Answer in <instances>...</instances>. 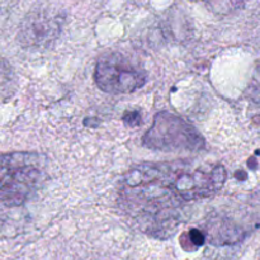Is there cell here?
<instances>
[{
    "mask_svg": "<svg viewBox=\"0 0 260 260\" xmlns=\"http://www.w3.org/2000/svg\"><path fill=\"white\" fill-rule=\"evenodd\" d=\"M189 238L193 245L196 246H201L205 243V235H203L200 230H196V229L194 230L189 231Z\"/></svg>",
    "mask_w": 260,
    "mask_h": 260,
    "instance_id": "obj_9",
    "label": "cell"
},
{
    "mask_svg": "<svg viewBox=\"0 0 260 260\" xmlns=\"http://www.w3.org/2000/svg\"><path fill=\"white\" fill-rule=\"evenodd\" d=\"M135 113H136V112H131V113H128V114H126V116H124L123 121H124V123L127 124V126L136 127V126H139L140 123H141V116H139V117H136V118H135V117H134Z\"/></svg>",
    "mask_w": 260,
    "mask_h": 260,
    "instance_id": "obj_10",
    "label": "cell"
},
{
    "mask_svg": "<svg viewBox=\"0 0 260 260\" xmlns=\"http://www.w3.org/2000/svg\"><path fill=\"white\" fill-rule=\"evenodd\" d=\"M17 80L12 68L5 60L0 58V102L7 101L14 94Z\"/></svg>",
    "mask_w": 260,
    "mask_h": 260,
    "instance_id": "obj_6",
    "label": "cell"
},
{
    "mask_svg": "<svg viewBox=\"0 0 260 260\" xmlns=\"http://www.w3.org/2000/svg\"><path fill=\"white\" fill-rule=\"evenodd\" d=\"M61 32V18L48 12L28 15L20 28L19 40L27 47H50Z\"/></svg>",
    "mask_w": 260,
    "mask_h": 260,
    "instance_id": "obj_5",
    "label": "cell"
},
{
    "mask_svg": "<svg viewBox=\"0 0 260 260\" xmlns=\"http://www.w3.org/2000/svg\"><path fill=\"white\" fill-rule=\"evenodd\" d=\"M203 2L218 14H231L235 10L241 9L246 0H203Z\"/></svg>",
    "mask_w": 260,
    "mask_h": 260,
    "instance_id": "obj_7",
    "label": "cell"
},
{
    "mask_svg": "<svg viewBox=\"0 0 260 260\" xmlns=\"http://www.w3.org/2000/svg\"><path fill=\"white\" fill-rule=\"evenodd\" d=\"M94 80L108 94H129L146 84V71L140 63L121 52H108L96 61Z\"/></svg>",
    "mask_w": 260,
    "mask_h": 260,
    "instance_id": "obj_4",
    "label": "cell"
},
{
    "mask_svg": "<svg viewBox=\"0 0 260 260\" xmlns=\"http://www.w3.org/2000/svg\"><path fill=\"white\" fill-rule=\"evenodd\" d=\"M248 95L250 96L254 102L260 104V69L255 71L250 84H249Z\"/></svg>",
    "mask_w": 260,
    "mask_h": 260,
    "instance_id": "obj_8",
    "label": "cell"
},
{
    "mask_svg": "<svg viewBox=\"0 0 260 260\" xmlns=\"http://www.w3.org/2000/svg\"><path fill=\"white\" fill-rule=\"evenodd\" d=\"M147 149L160 151H202L206 141L193 124L170 112L155 114L154 123L142 137Z\"/></svg>",
    "mask_w": 260,
    "mask_h": 260,
    "instance_id": "obj_3",
    "label": "cell"
},
{
    "mask_svg": "<svg viewBox=\"0 0 260 260\" xmlns=\"http://www.w3.org/2000/svg\"><path fill=\"white\" fill-rule=\"evenodd\" d=\"M47 161L38 152L0 155V202L8 207L24 205L47 179Z\"/></svg>",
    "mask_w": 260,
    "mask_h": 260,
    "instance_id": "obj_2",
    "label": "cell"
},
{
    "mask_svg": "<svg viewBox=\"0 0 260 260\" xmlns=\"http://www.w3.org/2000/svg\"><path fill=\"white\" fill-rule=\"evenodd\" d=\"M226 178L228 173L222 165L189 168L170 162H146L124 175L123 187L154 184L180 202H190L215 194L223 187Z\"/></svg>",
    "mask_w": 260,
    "mask_h": 260,
    "instance_id": "obj_1",
    "label": "cell"
}]
</instances>
